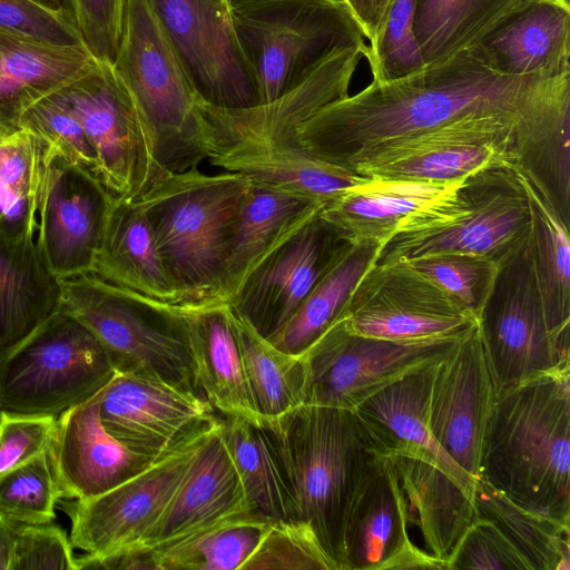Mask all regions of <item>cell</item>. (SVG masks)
Listing matches in <instances>:
<instances>
[{"instance_id":"cell-14","label":"cell","mask_w":570,"mask_h":570,"mask_svg":"<svg viewBox=\"0 0 570 570\" xmlns=\"http://www.w3.org/2000/svg\"><path fill=\"white\" fill-rule=\"evenodd\" d=\"M353 333L396 342L462 338L478 318L407 262L372 264L341 317Z\"/></svg>"},{"instance_id":"cell-59","label":"cell","mask_w":570,"mask_h":570,"mask_svg":"<svg viewBox=\"0 0 570 570\" xmlns=\"http://www.w3.org/2000/svg\"><path fill=\"white\" fill-rule=\"evenodd\" d=\"M224 1V0H223Z\"/></svg>"},{"instance_id":"cell-34","label":"cell","mask_w":570,"mask_h":570,"mask_svg":"<svg viewBox=\"0 0 570 570\" xmlns=\"http://www.w3.org/2000/svg\"><path fill=\"white\" fill-rule=\"evenodd\" d=\"M511 156L513 169L570 228V92L518 122Z\"/></svg>"},{"instance_id":"cell-8","label":"cell","mask_w":570,"mask_h":570,"mask_svg":"<svg viewBox=\"0 0 570 570\" xmlns=\"http://www.w3.org/2000/svg\"><path fill=\"white\" fill-rule=\"evenodd\" d=\"M229 14L259 104L302 83L335 52L367 49L344 0H245Z\"/></svg>"},{"instance_id":"cell-44","label":"cell","mask_w":570,"mask_h":570,"mask_svg":"<svg viewBox=\"0 0 570 570\" xmlns=\"http://www.w3.org/2000/svg\"><path fill=\"white\" fill-rule=\"evenodd\" d=\"M60 499L47 451L0 476V513L18 523L51 522Z\"/></svg>"},{"instance_id":"cell-58","label":"cell","mask_w":570,"mask_h":570,"mask_svg":"<svg viewBox=\"0 0 570 570\" xmlns=\"http://www.w3.org/2000/svg\"><path fill=\"white\" fill-rule=\"evenodd\" d=\"M1 139H2V138L0 137V140H1Z\"/></svg>"},{"instance_id":"cell-42","label":"cell","mask_w":570,"mask_h":570,"mask_svg":"<svg viewBox=\"0 0 570 570\" xmlns=\"http://www.w3.org/2000/svg\"><path fill=\"white\" fill-rule=\"evenodd\" d=\"M473 501L478 517L492 521L532 570H570V525L520 508L482 479Z\"/></svg>"},{"instance_id":"cell-9","label":"cell","mask_w":570,"mask_h":570,"mask_svg":"<svg viewBox=\"0 0 570 570\" xmlns=\"http://www.w3.org/2000/svg\"><path fill=\"white\" fill-rule=\"evenodd\" d=\"M112 68L127 88L167 173L205 160L197 121L199 99L149 0H126Z\"/></svg>"},{"instance_id":"cell-30","label":"cell","mask_w":570,"mask_h":570,"mask_svg":"<svg viewBox=\"0 0 570 570\" xmlns=\"http://www.w3.org/2000/svg\"><path fill=\"white\" fill-rule=\"evenodd\" d=\"M403 492L407 523L417 528L424 550L448 561L479 518L473 492L439 464L414 455L389 456Z\"/></svg>"},{"instance_id":"cell-48","label":"cell","mask_w":570,"mask_h":570,"mask_svg":"<svg viewBox=\"0 0 570 570\" xmlns=\"http://www.w3.org/2000/svg\"><path fill=\"white\" fill-rule=\"evenodd\" d=\"M532 570L524 557L490 520L478 518L448 561V570Z\"/></svg>"},{"instance_id":"cell-3","label":"cell","mask_w":570,"mask_h":570,"mask_svg":"<svg viewBox=\"0 0 570 570\" xmlns=\"http://www.w3.org/2000/svg\"><path fill=\"white\" fill-rule=\"evenodd\" d=\"M478 479L520 508L570 525V371L499 390Z\"/></svg>"},{"instance_id":"cell-56","label":"cell","mask_w":570,"mask_h":570,"mask_svg":"<svg viewBox=\"0 0 570 570\" xmlns=\"http://www.w3.org/2000/svg\"><path fill=\"white\" fill-rule=\"evenodd\" d=\"M228 7H233L239 2H243L245 0H224Z\"/></svg>"},{"instance_id":"cell-41","label":"cell","mask_w":570,"mask_h":570,"mask_svg":"<svg viewBox=\"0 0 570 570\" xmlns=\"http://www.w3.org/2000/svg\"><path fill=\"white\" fill-rule=\"evenodd\" d=\"M520 177L530 200L531 232L528 250L541 302L551 326L560 333H570L569 227L534 188L521 175Z\"/></svg>"},{"instance_id":"cell-27","label":"cell","mask_w":570,"mask_h":570,"mask_svg":"<svg viewBox=\"0 0 570 570\" xmlns=\"http://www.w3.org/2000/svg\"><path fill=\"white\" fill-rule=\"evenodd\" d=\"M97 61L85 46H60L0 29V137L22 112L73 82Z\"/></svg>"},{"instance_id":"cell-49","label":"cell","mask_w":570,"mask_h":570,"mask_svg":"<svg viewBox=\"0 0 570 570\" xmlns=\"http://www.w3.org/2000/svg\"><path fill=\"white\" fill-rule=\"evenodd\" d=\"M0 29L60 46H85L72 16L36 0H0Z\"/></svg>"},{"instance_id":"cell-36","label":"cell","mask_w":570,"mask_h":570,"mask_svg":"<svg viewBox=\"0 0 570 570\" xmlns=\"http://www.w3.org/2000/svg\"><path fill=\"white\" fill-rule=\"evenodd\" d=\"M219 429L250 511L269 521L297 519L289 479L268 428L219 416Z\"/></svg>"},{"instance_id":"cell-32","label":"cell","mask_w":570,"mask_h":570,"mask_svg":"<svg viewBox=\"0 0 570 570\" xmlns=\"http://www.w3.org/2000/svg\"><path fill=\"white\" fill-rule=\"evenodd\" d=\"M462 179L439 184L370 177L328 200L320 213L348 243L382 245L407 218L449 195Z\"/></svg>"},{"instance_id":"cell-1","label":"cell","mask_w":570,"mask_h":570,"mask_svg":"<svg viewBox=\"0 0 570 570\" xmlns=\"http://www.w3.org/2000/svg\"><path fill=\"white\" fill-rule=\"evenodd\" d=\"M570 91V75L508 76L492 68L478 45L421 70L371 81L307 118L298 135L317 159L354 171L382 146L472 119L519 121Z\"/></svg>"},{"instance_id":"cell-39","label":"cell","mask_w":570,"mask_h":570,"mask_svg":"<svg viewBox=\"0 0 570 570\" xmlns=\"http://www.w3.org/2000/svg\"><path fill=\"white\" fill-rule=\"evenodd\" d=\"M233 323L250 396L263 422H273L305 404L303 356L282 352L234 311Z\"/></svg>"},{"instance_id":"cell-33","label":"cell","mask_w":570,"mask_h":570,"mask_svg":"<svg viewBox=\"0 0 570 570\" xmlns=\"http://www.w3.org/2000/svg\"><path fill=\"white\" fill-rule=\"evenodd\" d=\"M89 274L156 301L180 305L149 223L135 200L115 199Z\"/></svg>"},{"instance_id":"cell-20","label":"cell","mask_w":570,"mask_h":570,"mask_svg":"<svg viewBox=\"0 0 570 570\" xmlns=\"http://www.w3.org/2000/svg\"><path fill=\"white\" fill-rule=\"evenodd\" d=\"M498 392L478 327L434 365L431 433L449 459L474 481Z\"/></svg>"},{"instance_id":"cell-19","label":"cell","mask_w":570,"mask_h":570,"mask_svg":"<svg viewBox=\"0 0 570 570\" xmlns=\"http://www.w3.org/2000/svg\"><path fill=\"white\" fill-rule=\"evenodd\" d=\"M519 121L455 122L376 148L355 165L354 173L379 179L444 184L491 165L512 166L511 144Z\"/></svg>"},{"instance_id":"cell-31","label":"cell","mask_w":570,"mask_h":570,"mask_svg":"<svg viewBox=\"0 0 570 570\" xmlns=\"http://www.w3.org/2000/svg\"><path fill=\"white\" fill-rule=\"evenodd\" d=\"M58 155L19 128L0 140V240L40 252L50 174ZM43 259V258H42Z\"/></svg>"},{"instance_id":"cell-45","label":"cell","mask_w":570,"mask_h":570,"mask_svg":"<svg viewBox=\"0 0 570 570\" xmlns=\"http://www.w3.org/2000/svg\"><path fill=\"white\" fill-rule=\"evenodd\" d=\"M407 263L476 318L492 291L500 268L487 258L459 253L429 255Z\"/></svg>"},{"instance_id":"cell-40","label":"cell","mask_w":570,"mask_h":570,"mask_svg":"<svg viewBox=\"0 0 570 570\" xmlns=\"http://www.w3.org/2000/svg\"><path fill=\"white\" fill-rule=\"evenodd\" d=\"M522 0H415L413 33L423 67L479 41Z\"/></svg>"},{"instance_id":"cell-43","label":"cell","mask_w":570,"mask_h":570,"mask_svg":"<svg viewBox=\"0 0 570 570\" xmlns=\"http://www.w3.org/2000/svg\"><path fill=\"white\" fill-rule=\"evenodd\" d=\"M240 570H338L314 529L299 519L272 521Z\"/></svg>"},{"instance_id":"cell-13","label":"cell","mask_w":570,"mask_h":570,"mask_svg":"<svg viewBox=\"0 0 570 570\" xmlns=\"http://www.w3.org/2000/svg\"><path fill=\"white\" fill-rule=\"evenodd\" d=\"M462 338L389 341L353 333L338 318L302 355L305 404L354 411L384 387L440 361Z\"/></svg>"},{"instance_id":"cell-46","label":"cell","mask_w":570,"mask_h":570,"mask_svg":"<svg viewBox=\"0 0 570 570\" xmlns=\"http://www.w3.org/2000/svg\"><path fill=\"white\" fill-rule=\"evenodd\" d=\"M415 0H390L366 59L372 81L384 82L412 75L423 68L413 33Z\"/></svg>"},{"instance_id":"cell-53","label":"cell","mask_w":570,"mask_h":570,"mask_svg":"<svg viewBox=\"0 0 570 570\" xmlns=\"http://www.w3.org/2000/svg\"><path fill=\"white\" fill-rule=\"evenodd\" d=\"M358 21L365 38L372 42L381 27L390 0H344Z\"/></svg>"},{"instance_id":"cell-7","label":"cell","mask_w":570,"mask_h":570,"mask_svg":"<svg viewBox=\"0 0 570 570\" xmlns=\"http://www.w3.org/2000/svg\"><path fill=\"white\" fill-rule=\"evenodd\" d=\"M60 309L85 325L116 373L161 379L199 396L188 345V306L167 304L92 274L59 279Z\"/></svg>"},{"instance_id":"cell-6","label":"cell","mask_w":570,"mask_h":570,"mask_svg":"<svg viewBox=\"0 0 570 570\" xmlns=\"http://www.w3.org/2000/svg\"><path fill=\"white\" fill-rule=\"evenodd\" d=\"M531 232L528 191L512 166L464 177L453 191L407 218L379 249L375 264L459 253L499 266L521 252Z\"/></svg>"},{"instance_id":"cell-51","label":"cell","mask_w":570,"mask_h":570,"mask_svg":"<svg viewBox=\"0 0 570 570\" xmlns=\"http://www.w3.org/2000/svg\"><path fill=\"white\" fill-rule=\"evenodd\" d=\"M56 420L50 415L1 412L0 476L48 450Z\"/></svg>"},{"instance_id":"cell-55","label":"cell","mask_w":570,"mask_h":570,"mask_svg":"<svg viewBox=\"0 0 570 570\" xmlns=\"http://www.w3.org/2000/svg\"><path fill=\"white\" fill-rule=\"evenodd\" d=\"M36 1H38L39 3L43 4L45 7L51 9V10L67 11L70 13L67 0H36Z\"/></svg>"},{"instance_id":"cell-18","label":"cell","mask_w":570,"mask_h":570,"mask_svg":"<svg viewBox=\"0 0 570 570\" xmlns=\"http://www.w3.org/2000/svg\"><path fill=\"white\" fill-rule=\"evenodd\" d=\"M98 396L105 430L128 449L155 460L218 419L200 396L144 374L116 373Z\"/></svg>"},{"instance_id":"cell-25","label":"cell","mask_w":570,"mask_h":570,"mask_svg":"<svg viewBox=\"0 0 570 570\" xmlns=\"http://www.w3.org/2000/svg\"><path fill=\"white\" fill-rule=\"evenodd\" d=\"M474 45L502 75H570L569 0H522Z\"/></svg>"},{"instance_id":"cell-54","label":"cell","mask_w":570,"mask_h":570,"mask_svg":"<svg viewBox=\"0 0 570 570\" xmlns=\"http://www.w3.org/2000/svg\"><path fill=\"white\" fill-rule=\"evenodd\" d=\"M20 524L0 513V570H12Z\"/></svg>"},{"instance_id":"cell-4","label":"cell","mask_w":570,"mask_h":570,"mask_svg":"<svg viewBox=\"0 0 570 570\" xmlns=\"http://www.w3.org/2000/svg\"><path fill=\"white\" fill-rule=\"evenodd\" d=\"M264 424L287 472L297 519L314 529L343 570V534L351 503L385 455L351 410L303 404Z\"/></svg>"},{"instance_id":"cell-23","label":"cell","mask_w":570,"mask_h":570,"mask_svg":"<svg viewBox=\"0 0 570 570\" xmlns=\"http://www.w3.org/2000/svg\"><path fill=\"white\" fill-rule=\"evenodd\" d=\"M115 199L96 175L56 157L40 250L47 268L58 281L90 273Z\"/></svg>"},{"instance_id":"cell-15","label":"cell","mask_w":570,"mask_h":570,"mask_svg":"<svg viewBox=\"0 0 570 570\" xmlns=\"http://www.w3.org/2000/svg\"><path fill=\"white\" fill-rule=\"evenodd\" d=\"M213 424L111 490L88 500L63 499L72 547L94 559L139 547L163 515Z\"/></svg>"},{"instance_id":"cell-26","label":"cell","mask_w":570,"mask_h":570,"mask_svg":"<svg viewBox=\"0 0 570 570\" xmlns=\"http://www.w3.org/2000/svg\"><path fill=\"white\" fill-rule=\"evenodd\" d=\"M188 345L199 396L219 416L263 425L247 385L233 311L226 301L188 306Z\"/></svg>"},{"instance_id":"cell-12","label":"cell","mask_w":570,"mask_h":570,"mask_svg":"<svg viewBox=\"0 0 570 570\" xmlns=\"http://www.w3.org/2000/svg\"><path fill=\"white\" fill-rule=\"evenodd\" d=\"M57 92L82 127L100 181L117 199L135 200L168 175L158 164L149 132L111 63L97 60Z\"/></svg>"},{"instance_id":"cell-29","label":"cell","mask_w":570,"mask_h":570,"mask_svg":"<svg viewBox=\"0 0 570 570\" xmlns=\"http://www.w3.org/2000/svg\"><path fill=\"white\" fill-rule=\"evenodd\" d=\"M325 204L250 179L230 237L220 296L228 302L245 277Z\"/></svg>"},{"instance_id":"cell-24","label":"cell","mask_w":570,"mask_h":570,"mask_svg":"<svg viewBox=\"0 0 570 570\" xmlns=\"http://www.w3.org/2000/svg\"><path fill=\"white\" fill-rule=\"evenodd\" d=\"M246 511L252 512L218 415L163 515L142 543L130 551L156 549L223 517Z\"/></svg>"},{"instance_id":"cell-37","label":"cell","mask_w":570,"mask_h":570,"mask_svg":"<svg viewBox=\"0 0 570 570\" xmlns=\"http://www.w3.org/2000/svg\"><path fill=\"white\" fill-rule=\"evenodd\" d=\"M272 521L239 512L146 552L154 570H240Z\"/></svg>"},{"instance_id":"cell-52","label":"cell","mask_w":570,"mask_h":570,"mask_svg":"<svg viewBox=\"0 0 570 570\" xmlns=\"http://www.w3.org/2000/svg\"><path fill=\"white\" fill-rule=\"evenodd\" d=\"M72 548L58 525L21 523L12 570H78Z\"/></svg>"},{"instance_id":"cell-2","label":"cell","mask_w":570,"mask_h":570,"mask_svg":"<svg viewBox=\"0 0 570 570\" xmlns=\"http://www.w3.org/2000/svg\"><path fill=\"white\" fill-rule=\"evenodd\" d=\"M366 55L363 48L337 51L302 83L271 102L223 108L199 98L195 116L205 160L324 204L363 184L370 177L312 156L298 129L317 110L348 96L356 67Z\"/></svg>"},{"instance_id":"cell-57","label":"cell","mask_w":570,"mask_h":570,"mask_svg":"<svg viewBox=\"0 0 570 570\" xmlns=\"http://www.w3.org/2000/svg\"><path fill=\"white\" fill-rule=\"evenodd\" d=\"M0 416H1V410H0Z\"/></svg>"},{"instance_id":"cell-50","label":"cell","mask_w":570,"mask_h":570,"mask_svg":"<svg viewBox=\"0 0 570 570\" xmlns=\"http://www.w3.org/2000/svg\"><path fill=\"white\" fill-rule=\"evenodd\" d=\"M85 47L99 61L114 62L126 0H67Z\"/></svg>"},{"instance_id":"cell-22","label":"cell","mask_w":570,"mask_h":570,"mask_svg":"<svg viewBox=\"0 0 570 570\" xmlns=\"http://www.w3.org/2000/svg\"><path fill=\"white\" fill-rule=\"evenodd\" d=\"M98 393L56 420L47 454L61 499L98 497L156 461L128 449L105 430Z\"/></svg>"},{"instance_id":"cell-38","label":"cell","mask_w":570,"mask_h":570,"mask_svg":"<svg viewBox=\"0 0 570 570\" xmlns=\"http://www.w3.org/2000/svg\"><path fill=\"white\" fill-rule=\"evenodd\" d=\"M380 246L370 242L352 244L268 341L284 353L303 355L341 317L354 287L374 264Z\"/></svg>"},{"instance_id":"cell-5","label":"cell","mask_w":570,"mask_h":570,"mask_svg":"<svg viewBox=\"0 0 570 570\" xmlns=\"http://www.w3.org/2000/svg\"><path fill=\"white\" fill-rule=\"evenodd\" d=\"M249 184L242 174L208 175L195 167L168 174L135 199L180 305L223 299L228 246Z\"/></svg>"},{"instance_id":"cell-16","label":"cell","mask_w":570,"mask_h":570,"mask_svg":"<svg viewBox=\"0 0 570 570\" xmlns=\"http://www.w3.org/2000/svg\"><path fill=\"white\" fill-rule=\"evenodd\" d=\"M197 96L223 108L259 104L223 0H149Z\"/></svg>"},{"instance_id":"cell-17","label":"cell","mask_w":570,"mask_h":570,"mask_svg":"<svg viewBox=\"0 0 570 570\" xmlns=\"http://www.w3.org/2000/svg\"><path fill=\"white\" fill-rule=\"evenodd\" d=\"M321 209L269 253L227 302L266 340L275 336L352 245Z\"/></svg>"},{"instance_id":"cell-28","label":"cell","mask_w":570,"mask_h":570,"mask_svg":"<svg viewBox=\"0 0 570 570\" xmlns=\"http://www.w3.org/2000/svg\"><path fill=\"white\" fill-rule=\"evenodd\" d=\"M434 365L384 387L354 412L383 455H414L430 460L473 492L475 481L449 459L430 430L429 401Z\"/></svg>"},{"instance_id":"cell-11","label":"cell","mask_w":570,"mask_h":570,"mask_svg":"<svg viewBox=\"0 0 570 570\" xmlns=\"http://www.w3.org/2000/svg\"><path fill=\"white\" fill-rule=\"evenodd\" d=\"M478 330L499 390L570 371V333L548 321L528 244L500 266Z\"/></svg>"},{"instance_id":"cell-21","label":"cell","mask_w":570,"mask_h":570,"mask_svg":"<svg viewBox=\"0 0 570 570\" xmlns=\"http://www.w3.org/2000/svg\"><path fill=\"white\" fill-rule=\"evenodd\" d=\"M407 527L395 469L389 456H382L351 503L343 534V570H446L444 562L410 540Z\"/></svg>"},{"instance_id":"cell-35","label":"cell","mask_w":570,"mask_h":570,"mask_svg":"<svg viewBox=\"0 0 570 570\" xmlns=\"http://www.w3.org/2000/svg\"><path fill=\"white\" fill-rule=\"evenodd\" d=\"M60 283L40 252L0 240V356L60 309Z\"/></svg>"},{"instance_id":"cell-47","label":"cell","mask_w":570,"mask_h":570,"mask_svg":"<svg viewBox=\"0 0 570 570\" xmlns=\"http://www.w3.org/2000/svg\"><path fill=\"white\" fill-rule=\"evenodd\" d=\"M18 127L42 138L69 166L98 177L95 153L81 125L58 92L24 110L18 120Z\"/></svg>"},{"instance_id":"cell-10","label":"cell","mask_w":570,"mask_h":570,"mask_svg":"<svg viewBox=\"0 0 570 570\" xmlns=\"http://www.w3.org/2000/svg\"><path fill=\"white\" fill-rule=\"evenodd\" d=\"M115 374L98 338L59 309L0 356V410L57 419L95 396Z\"/></svg>"}]
</instances>
